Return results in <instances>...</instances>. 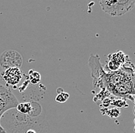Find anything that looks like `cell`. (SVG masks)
<instances>
[{"label": "cell", "mask_w": 135, "mask_h": 133, "mask_svg": "<svg viewBox=\"0 0 135 133\" xmlns=\"http://www.w3.org/2000/svg\"><path fill=\"white\" fill-rule=\"evenodd\" d=\"M116 1L117 0H98L102 10L109 15L111 13V11L114 8Z\"/></svg>", "instance_id": "obj_6"}, {"label": "cell", "mask_w": 135, "mask_h": 133, "mask_svg": "<svg viewBox=\"0 0 135 133\" xmlns=\"http://www.w3.org/2000/svg\"><path fill=\"white\" fill-rule=\"evenodd\" d=\"M135 0H117L111 11L110 16H120L131 11L134 7Z\"/></svg>", "instance_id": "obj_4"}, {"label": "cell", "mask_w": 135, "mask_h": 133, "mask_svg": "<svg viewBox=\"0 0 135 133\" xmlns=\"http://www.w3.org/2000/svg\"><path fill=\"white\" fill-rule=\"evenodd\" d=\"M68 98H69V94L61 90V93H58V95L56 96L55 101L58 103H65Z\"/></svg>", "instance_id": "obj_9"}, {"label": "cell", "mask_w": 135, "mask_h": 133, "mask_svg": "<svg viewBox=\"0 0 135 133\" xmlns=\"http://www.w3.org/2000/svg\"><path fill=\"white\" fill-rule=\"evenodd\" d=\"M107 78L108 87L114 95L134 94V79L124 73H114Z\"/></svg>", "instance_id": "obj_1"}, {"label": "cell", "mask_w": 135, "mask_h": 133, "mask_svg": "<svg viewBox=\"0 0 135 133\" xmlns=\"http://www.w3.org/2000/svg\"><path fill=\"white\" fill-rule=\"evenodd\" d=\"M16 108L18 111L22 114H29L32 112V106L31 103H18Z\"/></svg>", "instance_id": "obj_7"}, {"label": "cell", "mask_w": 135, "mask_h": 133, "mask_svg": "<svg viewBox=\"0 0 135 133\" xmlns=\"http://www.w3.org/2000/svg\"><path fill=\"white\" fill-rule=\"evenodd\" d=\"M3 80L7 83L8 85L11 86H16L20 82L22 74L19 68L16 67H12V68H8L5 70L3 73Z\"/></svg>", "instance_id": "obj_5"}, {"label": "cell", "mask_w": 135, "mask_h": 133, "mask_svg": "<svg viewBox=\"0 0 135 133\" xmlns=\"http://www.w3.org/2000/svg\"><path fill=\"white\" fill-rule=\"evenodd\" d=\"M25 133H36V132L35 130H33V129H29V130H28Z\"/></svg>", "instance_id": "obj_10"}, {"label": "cell", "mask_w": 135, "mask_h": 133, "mask_svg": "<svg viewBox=\"0 0 135 133\" xmlns=\"http://www.w3.org/2000/svg\"><path fill=\"white\" fill-rule=\"evenodd\" d=\"M29 78H30V81L31 83L33 84H36L38 83L40 80H41V76L40 74L38 72H35L33 70H30L29 71Z\"/></svg>", "instance_id": "obj_8"}, {"label": "cell", "mask_w": 135, "mask_h": 133, "mask_svg": "<svg viewBox=\"0 0 135 133\" xmlns=\"http://www.w3.org/2000/svg\"><path fill=\"white\" fill-rule=\"evenodd\" d=\"M22 64V58L16 50H6L0 56V65L6 70L12 67L19 68Z\"/></svg>", "instance_id": "obj_3"}, {"label": "cell", "mask_w": 135, "mask_h": 133, "mask_svg": "<svg viewBox=\"0 0 135 133\" xmlns=\"http://www.w3.org/2000/svg\"><path fill=\"white\" fill-rule=\"evenodd\" d=\"M18 101L9 89L0 83V119L2 115L11 109L16 108ZM0 133H7L0 124Z\"/></svg>", "instance_id": "obj_2"}]
</instances>
